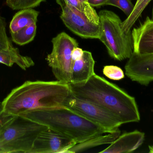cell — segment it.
<instances>
[{"label": "cell", "instance_id": "6da1fadb", "mask_svg": "<svg viewBox=\"0 0 153 153\" xmlns=\"http://www.w3.org/2000/svg\"><path fill=\"white\" fill-rule=\"evenodd\" d=\"M76 98L100 107L122 125L138 122L140 115L135 99L114 84L94 74L85 82L69 84Z\"/></svg>", "mask_w": 153, "mask_h": 153}, {"label": "cell", "instance_id": "7a4b0ae2", "mask_svg": "<svg viewBox=\"0 0 153 153\" xmlns=\"http://www.w3.org/2000/svg\"><path fill=\"white\" fill-rule=\"evenodd\" d=\"M71 91L59 81H26L13 89L1 103V112L8 116L39 108L62 106Z\"/></svg>", "mask_w": 153, "mask_h": 153}, {"label": "cell", "instance_id": "3957f363", "mask_svg": "<svg viewBox=\"0 0 153 153\" xmlns=\"http://www.w3.org/2000/svg\"><path fill=\"white\" fill-rule=\"evenodd\" d=\"M19 116L61 133L76 144L109 133L103 128L62 106L35 109Z\"/></svg>", "mask_w": 153, "mask_h": 153}, {"label": "cell", "instance_id": "277c9868", "mask_svg": "<svg viewBox=\"0 0 153 153\" xmlns=\"http://www.w3.org/2000/svg\"><path fill=\"white\" fill-rule=\"evenodd\" d=\"M47 127L13 116L0 133V153H29L38 135Z\"/></svg>", "mask_w": 153, "mask_h": 153}, {"label": "cell", "instance_id": "5b68a950", "mask_svg": "<svg viewBox=\"0 0 153 153\" xmlns=\"http://www.w3.org/2000/svg\"><path fill=\"white\" fill-rule=\"evenodd\" d=\"M99 16L101 28L99 40L106 46L110 56L120 61L130 58L134 50L131 31L128 34L123 31L121 19L111 11L102 10Z\"/></svg>", "mask_w": 153, "mask_h": 153}, {"label": "cell", "instance_id": "8992f818", "mask_svg": "<svg viewBox=\"0 0 153 153\" xmlns=\"http://www.w3.org/2000/svg\"><path fill=\"white\" fill-rule=\"evenodd\" d=\"M53 49L46 60L57 81L69 84L74 62L72 53L78 47L76 40L64 32L59 33L52 40Z\"/></svg>", "mask_w": 153, "mask_h": 153}, {"label": "cell", "instance_id": "52a82bcc", "mask_svg": "<svg viewBox=\"0 0 153 153\" xmlns=\"http://www.w3.org/2000/svg\"><path fill=\"white\" fill-rule=\"evenodd\" d=\"M65 107L100 126L109 133L119 130L122 125L115 116L97 105L76 98L71 92L64 101Z\"/></svg>", "mask_w": 153, "mask_h": 153}, {"label": "cell", "instance_id": "ba28073f", "mask_svg": "<svg viewBox=\"0 0 153 153\" xmlns=\"http://www.w3.org/2000/svg\"><path fill=\"white\" fill-rule=\"evenodd\" d=\"M55 1L62 8L61 19L70 30L82 38L100 39L101 34L100 23L97 25L90 21L83 13L66 0Z\"/></svg>", "mask_w": 153, "mask_h": 153}, {"label": "cell", "instance_id": "9c48e42d", "mask_svg": "<svg viewBox=\"0 0 153 153\" xmlns=\"http://www.w3.org/2000/svg\"><path fill=\"white\" fill-rule=\"evenodd\" d=\"M75 144L68 137L48 128L38 135L29 153H65Z\"/></svg>", "mask_w": 153, "mask_h": 153}, {"label": "cell", "instance_id": "30bf717a", "mask_svg": "<svg viewBox=\"0 0 153 153\" xmlns=\"http://www.w3.org/2000/svg\"><path fill=\"white\" fill-rule=\"evenodd\" d=\"M125 68L126 75L132 81L147 86L153 81V54L133 53Z\"/></svg>", "mask_w": 153, "mask_h": 153}, {"label": "cell", "instance_id": "8fae6325", "mask_svg": "<svg viewBox=\"0 0 153 153\" xmlns=\"http://www.w3.org/2000/svg\"><path fill=\"white\" fill-rule=\"evenodd\" d=\"M134 50L138 54H153V19L147 17L145 20L131 30Z\"/></svg>", "mask_w": 153, "mask_h": 153}, {"label": "cell", "instance_id": "7c38bea8", "mask_svg": "<svg viewBox=\"0 0 153 153\" xmlns=\"http://www.w3.org/2000/svg\"><path fill=\"white\" fill-rule=\"evenodd\" d=\"M145 134L138 130L120 135L101 153H131L138 149L143 143Z\"/></svg>", "mask_w": 153, "mask_h": 153}, {"label": "cell", "instance_id": "4fadbf2b", "mask_svg": "<svg viewBox=\"0 0 153 153\" xmlns=\"http://www.w3.org/2000/svg\"><path fill=\"white\" fill-rule=\"evenodd\" d=\"M94 65L95 61L91 53L84 51L82 57L74 62L70 83H80L88 81L95 74Z\"/></svg>", "mask_w": 153, "mask_h": 153}, {"label": "cell", "instance_id": "5bb4252c", "mask_svg": "<svg viewBox=\"0 0 153 153\" xmlns=\"http://www.w3.org/2000/svg\"><path fill=\"white\" fill-rule=\"evenodd\" d=\"M95 136L84 142L75 144L65 151V153H77L84 152L103 145L113 143L120 134V130L116 132L108 133V134Z\"/></svg>", "mask_w": 153, "mask_h": 153}, {"label": "cell", "instance_id": "9a60e30c", "mask_svg": "<svg viewBox=\"0 0 153 153\" xmlns=\"http://www.w3.org/2000/svg\"><path fill=\"white\" fill-rule=\"evenodd\" d=\"M0 63L10 67L16 64L24 71L35 65V63L31 57L22 55L19 49L13 46L8 49L0 50Z\"/></svg>", "mask_w": 153, "mask_h": 153}, {"label": "cell", "instance_id": "2e32d148", "mask_svg": "<svg viewBox=\"0 0 153 153\" xmlns=\"http://www.w3.org/2000/svg\"><path fill=\"white\" fill-rule=\"evenodd\" d=\"M39 14V12L33 8L20 10L10 22V32L14 33L24 27L36 23Z\"/></svg>", "mask_w": 153, "mask_h": 153}, {"label": "cell", "instance_id": "e0dca14e", "mask_svg": "<svg viewBox=\"0 0 153 153\" xmlns=\"http://www.w3.org/2000/svg\"><path fill=\"white\" fill-rule=\"evenodd\" d=\"M152 0H137L132 13L121 23L123 31L128 34Z\"/></svg>", "mask_w": 153, "mask_h": 153}, {"label": "cell", "instance_id": "ac0fdd59", "mask_svg": "<svg viewBox=\"0 0 153 153\" xmlns=\"http://www.w3.org/2000/svg\"><path fill=\"white\" fill-rule=\"evenodd\" d=\"M36 23L22 28L14 33H11L12 40L19 46L30 43L35 38L36 33Z\"/></svg>", "mask_w": 153, "mask_h": 153}, {"label": "cell", "instance_id": "d6986e66", "mask_svg": "<svg viewBox=\"0 0 153 153\" xmlns=\"http://www.w3.org/2000/svg\"><path fill=\"white\" fill-rule=\"evenodd\" d=\"M77 10L83 13L87 19L94 24H100L99 14L88 3L87 0H66Z\"/></svg>", "mask_w": 153, "mask_h": 153}, {"label": "cell", "instance_id": "ffe728a7", "mask_svg": "<svg viewBox=\"0 0 153 153\" xmlns=\"http://www.w3.org/2000/svg\"><path fill=\"white\" fill-rule=\"evenodd\" d=\"M45 0H6V4L13 10L33 8Z\"/></svg>", "mask_w": 153, "mask_h": 153}, {"label": "cell", "instance_id": "44dd1931", "mask_svg": "<svg viewBox=\"0 0 153 153\" xmlns=\"http://www.w3.org/2000/svg\"><path fill=\"white\" fill-rule=\"evenodd\" d=\"M102 73L106 77L114 81H120L125 78L123 70L116 66H105L103 67Z\"/></svg>", "mask_w": 153, "mask_h": 153}, {"label": "cell", "instance_id": "7402d4cb", "mask_svg": "<svg viewBox=\"0 0 153 153\" xmlns=\"http://www.w3.org/2000/svg\"><path fill=\"white\" fill-rule=\"evenodd\" d=\"M106 5H112L119 8L127 17L132 13L134 7L131 0H108Z\"/></svg>", "mask_w": 153, "mask_h": 153}, {"label": "cell", "instance_id": "603a6c76", "mask_svg": "<svg viewBox=\"0 0 153 153\" xmlns=\"http://www.w3.org/2000/svg\"><path fill=\"white\" fill-rule=\"evenodd\" d=\"M13 47L11 41L7 36L5 20L0 16V50Z\"/></svg>", "mask_w": 153, "mask_h": 153}, {"label": "cell", "instance_id": "cb8c5ba5", "mask_svg": "<svg viewBox=\"0 0 153 153\" xmlns=\"http://www.w3.org/2000/svg\"><path fill=\"white\" fill-rule=\"evenodd\" d=\"M13 116H8L2 113L0 111V133L3 129L6 123Z\"/></svg>", "mask_w": 153, "mask_h": 153}, {"label": "cell", "instance_id": "d4e9b609", "mask_svg": "<svg viewBox=\"0 0 153 153\" xmlns=\"http://www.w3.org/2000/svg\"><path fill=\"white\" fill-rule=\"evenodd\" d=\"M84 51L80 48L77 47L73 50L72 53V59L74 62L77 59H80L83 54Z\"/></svg>", "mask_w": 153, "mask_h": 153}, {"label": "cell", "instance_id": "484cf974", "mask_svg": "<svg viewBox=\"0 0 153 153\" xmlns=\"http://www.w3.org/2000/svg\"><path fill=\"white\" fill-rule=\"evenodd\" d=\"M108 0H87L88 3L92 7H99L106 5Z\"/></svg>", "mask_w": 153, "mask_h": 153}, {"label": "cell", "instance_id": "4316f807", "mask_svg": "<svg viewBox=\"0 0 153 153\" xmlns=\"http://www.w3.org/2000/svg\"><path fill=\"white\" fill-rule=\"evenodd\" d=\"M149 153H153V146H149Z\"/></svg>", "mask_w": 153, "mask_h": 153}, {"label": "cell", "instance_id": "83f0119b", "mask_svg": "<svg viewBox=\"0 0 153 153\" xmlns=\"http://www.w3.org/2000/svg\"><path fill=\"white\" fill-rule=\"evenodd\" d=\"M0 111H1V103H0Z\"/></svg>", "mask_w": 153, "mask_h": 153}]
</instances>
